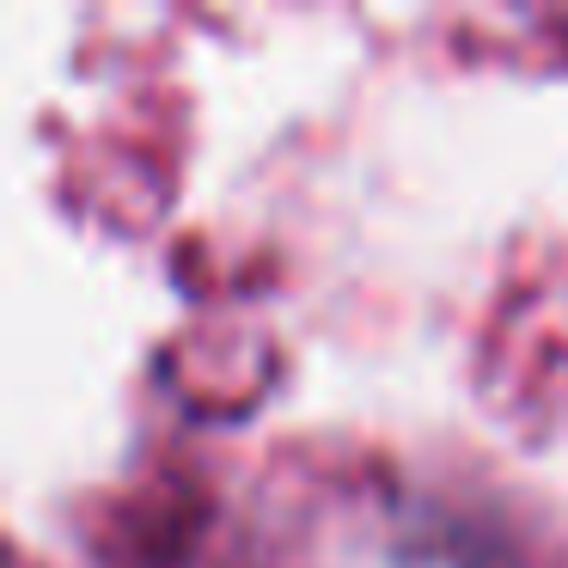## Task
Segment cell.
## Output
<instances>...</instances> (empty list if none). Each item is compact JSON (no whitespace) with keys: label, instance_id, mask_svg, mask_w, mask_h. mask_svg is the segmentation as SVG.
<instances>
[]
</instances>
